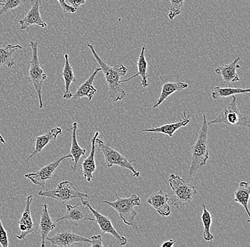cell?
Wrapping results in <instances>:
<instances>
[{"instance_id":"1","label":"cell","mask_w":250,"mask_h":247,"mask_svg":"<svg viewBox=\"0 0 250 247\" xmlns=\"http://www.w3.org/2000/svg\"><path fill=\"white\" fill-rule=\"evenodd\" d=\"M91 51L93 57L99 64L101 71L104 73L106 82L108 86L109 98L114 101H122L126 96V91L121 86L120 78L127 73V68L123 64H117L114 67H109L98 56L91 44H86Z\"/></svg>"},{"instance_id":"2","label":"cell","mask_w":250,"mask_h":247,"mask_svg":"<svg viewBox=\"0 0 250 247\" xmlns=\"http://www.w3.org/2000/svg\"><path fill=\"white\" fill-rule=\"evenodd\" d=\"M208 125L206 115H203L201 128L198 132V137L193 146L192 147L191 162L189 168L188 175L193 176L206 165L209 158V150L208 146Z\"/></svg>"},{"instance_id":"3","label":"cell","mask_w":250,"mask_h":247,"mask_svg":"<svg viewBox=\"0 0 250 247\" xmlns=\"http://www.w3.org/2000/svg\"><path fill=\"white\" fill-rule=\"evenodd\" d=\"M115 195L117 198L116 201L109 202L107 200H103V202L115 209L125 225L132 226L134 230H138V227L135 223V217H137V212L134 210V207L135 206L141 205L140 197L137 195H132L128 198H120L116 192H115Z\"/></svg>"},{"instance_id":"4","label":"cell","mask_w":250,"mask_h":247,"mask_svg":"<svg viewBox=\"0 0 250 247\" xmlns=\"http://www.w3.org/2000/svg\"><path fill=\"white\" fill-rule=\"evenodd\" d=\"M168 182L171 189L172 203L177 208L190 204L198 193L191 182L176 175H170Z\"/></svg>"},{"instance_id":"5","label":"cell","mask_w":250,"mask_h":247,"mask_svg":"<svg viewBox=\"0 0 250 247\" xmlns=\"http://www.w3.org/2000/svg\"><path fill=\"white\" fill-rule=\"evenodd\" d=\"M32 51L31 62H29V68L28 71L27 79L34 86L39 97V108L43 107V99H42V86L43 81L48 78V75L44 73L43 68L41 67L38 55V42L31 41L29 44Z\"/></svg>"},{"instance_id":"6","label":"cell","mask_w":250,"mask_h":247,"mask_svg":"<svg viewBox=\"0 0 250 247\" xmlns=\"http://www.w3.org/2000/svg\"><path fill=\"white\" fill-rule=\"evenodd\" d=\"M96 146H98V151L101 152L104 156V164L107 168L119 165L121 168L130 170L133 173V176L136 178L140 176V172L137 171L132 165V162H135V159L128 160L117 149L111 146L109 144L104 143L103 139L98 138V137L96 138Z\"/></svg>"},{"instance_id":"7","label":"cell","mask_w":250,"mask_h":247,"mask_svg":"<svg viewBox=\"0 0 250 247\" xmlns=\"http://www.w3.org/2000/svg\"><path fill=\"white\" fill-rule=\"evenodd\" d=\"M236 97L232 96V101L219 114L215 119L211 120L208 125L223 123L229 126H240L250 128V120L248 117L244 115L239 110L236 104Z\"/></svg>"},{"instance_id":"8","label":"cell","mask_w":250,"mask_h":247,"mask_svg":"<svg viewBox=\"0 0 250 247\" xmlns=\"http://www.w3.org/2000/svg\"><path fill=\"white\" fill-rule=\"evenodd\" d=\"M38 194L39 196L52 198L62 203L67 202L75 198H88L87 194L80 192L74 183L68 180L60 182L54 190H41Z\"/></svg>"},{"instance_id":"9","label":"cell","mask_w":250,"mask_h":247,"mask_svg":"<svg viewBox=\"0 0 250 247\" xmlns=\"http://www.w3.org/2000/svg\"><path fill=\"white\" fill-rule=\"evenodd\" d=\"M67 212L62 217L58 219L55 223H57L62 220H68L73 225L78 226L80 224L85 221H94L95 217L88 207L80 201L76 205L67 204Z\"/></svg>"},{"instance_id":"10","label":"cell","mask_w":250,"mask_h":247,"mask_svg":"<svg viewBox=\"0 0 250 247\" xmlns=\"http://www.w3.org/2000/svg\"><path fill=\"white\" fill-rule=\"evenodd\" d=\"M72 157L71 155L68 154V156H63L57 160L48 164L46 166L41 168L36 173H29L25 175V178L29 180L36 185L40 186L43 188V190H46V182L48 180H51L54 176L55 171L60 165L61 162L64 159L70 158Z\"/></svg>"},{"instance_id":"11","label":"cell","mask_w":250,"mask_h":247,"mask_svg":"<svg viewBox=\"0 0 250 247\" xmlns=\"http://www.w3.org/2000/svg\"><path fill=\"white\" fill-rule=\"evenodd\" d=\"M80 199H81L82 202L85 204V205H87L89 209H90V210L91 211L92 214H93L94 217H95V221H96V223L99 225L100 228H101L102 234L107 233V234L113 236V237L116 239V244L120 245V246H125V245L127 244V239L124 237V236L120 235V234L117 232L116 229L114 227L112 222H111V220H109L108 217L102 215V214L100 213L96 209H93L88 202L83 201L82 198H80Z\"/></svg>"},{"instance_id":"12","label":"cell","mask_w":250,"mask_h":247,"mask_svg":"<svg viewBox=\"0 0 250 247\" xmlns=\"http://www.w3.org/2000/svg\"><path fill=\"white\" fill-rule=\"evenodd\" d=\"M43 0H31V7L26 15L20 20V29L25 30L32 25L46 28L47 24L42 20L40 13V6Z\"/></svg>"},{"instance_id":"13","label":"cell","mask_w":250,"mask_h":247,"mask_svg":"<svg viewBox=\"0 0 250 247\" xmlns=\"http://www.w3.org/2000/svg\"><path fill=\"white\" fill-rule=\"evenodd\" d=\"M46 241H48L52 245L62 247H70L73 244L79 243V242L90 243V239L78 235L68 230H60L53 237H47Z\"/></svg>"},{"instance_id":"14","label":"cell","mask_w":250,"mask_h":247,"mask_svg":"<svg viewBox=\"0 0 250 247\" xmlns=\"http://www.w3.org/2000/svg\"><path fill=\"white\" fill-rule=\"evenodd\" d=\"M33 196L31 195H29L26 198V207H25L21 218L18 222L20 234H17V238L20 240H23L26 236L35 233V229H34L31 213V204Z\"/></svg>"},{"instance_id":"15","label":"cell","mask_w":250,"mask_h":247,"mask_svg":"<svg viewBox=\"0 0 250 247\" xmlns=\"http://www.w3.org/2000/svg\"><path fill=\"white\" fill-rule=\"evenodd\" d=\"M169 197L163 190L154 192L147 199L149 204L162 217H168L171 213V207L168 204Z\"/></svg>"},{"instance_id":"16","label":"cell","mask_w":250,"mask_h":247,"mask_svg":"<svg viewBox=\"0 0 250 247\" xmlns=\"http://www.w3.org/2000/svg\"><path fill=\"white\" fill-rule=\"evenodd\" d=\"M40 206L42 207L40 223H39V231H40L41 238H42L41 246L44 247L46 245V238L48 237V234L56 228V223L53 222L52 218L49 215L48 205L46 204H43Z\"/></svg>"},{"instance_id":"17","label":"cell","mask_w":250,"mask_h":247,"mask_svg":"<svg viewBox=\"0 0 250 247\" xmlns=\"http://www.w3.org/2000/svg\"><path fill=\"white\" fill-rule=\"evenodd\" d=\"M18 49H22V46L19 45H6L0 42V68L2 67L11 68L15 65Z\"/></svg>"},{"instance_id":"18","label":"cell","mask_w":250,"mask_h":247,"mask_svg":"<svg viewBox=\"0 0 250 247\" xmlns=\"http://www.w3.org/2000/svg\"><path fill=\"white\" fill-rule=\"evenodd\" d=\"M184 114V118L178 119L177 121L173 123H168V124L163 125V126H158V127L147 128V129H143V132L155 133V134H162L165 135H168L169 137H172L173 134L176 132L179 128L185 127L190 122V117L187 115L185 112H183Z\"/></svg>"},{"instance_id":"19","label":"cell","mask_w":250,"mask_h":247,"mask_svg":"<svg viewBox=\"0 0 250 247\" xmlns=\"http://www.w3.org/2000/svg\"><path fill=\"white\" fill-rule=\"evenodd\" d=\"M240 61V57L238 56L230 64L220 66L218 68H215V72L217 74L222 76L226 84L238 81L240 78L237 73V69L240 68V66L238 64Z\"/></svg>"},{"instance_id":"20","label":"cell","mask_w":250,"mask_h":247,"mask_svg":"<svg viewBox=\"0 0 250 247\" xmlns=\"http://www.w3.org/2000/svg\"><path fill=\"white\" fill-rule=\"evenodd\" d=\"M100 71H101V68H95V71L89 76L88 79L78 87L76 93H73L72 100L80 99V98H83V97H87L90 101L93 99L94 95L98 91L97 89L93 87V81L95 79L97 73Z\"/></svg>"},{"instance_id":"21","label":"cell","mask_w":250,"mask_h":247,"mask_svg":"<svg viewBox=\"0 0 250 247\" xmlns=\"http://www.w3.org/2000/svg\"><path fill=\"white\" fill-rule=\"evenodd\" d=\"M100 133L98 131L95 132L93 138L91 140V151L87 157L84 159L82 162L83 174L84 178L90 182L93 180L94 172L96 170V165L95 162V150H96V138L99 136Z\"/></svg>"},{"instance_id":"22","label":"cell","mask_w":250,"mask_h":247,"mask_svg":"<svg viewBox=\"0 0 250 247\" xmlns=\"http://www.w3.org/2000/svg\"><path fill=\"white\" fill-rule=\"evenodd\" d=\"M145 48H146V46L144 45L142 47V49H141L140 54V56H139L138 61H137V68H138V71H137L135 74L133 75L132 76H130V77L128 78V79L121 80V83L128 82V81L134 79V78L139 77L140 78L141 81V87H142V88H146V87H148V64L145 56Z\"/></svg>"},{"instance_id":"23","label":"cell","mask_w":250,"mask_h":247,"mask_svg":"<svg viewBox=\"0 0 250 247\" xmlns=\"http://www.w3.org/2000/svg\"><path fill=\"white\" fill-rule=\"evenodd\" d=\"M62 134V129L60 127H56L52 128L51 131H48L44 135H39L36 137L35 146H34V151L31 153L30 156L26 159V162H29V159L32 158L35 155L41 153L44 147H46L48 143H51L53 140L57 138L58 135Z\"/></svg>"},{"instance_id":"24","label":"cell","mask_w":250,"mask_h":247,"mask_svg":"<svg viewBox=\"0 0 250 247\" xmlns=\"http://www.w3.org/2000/svg\"><path fill=\"white\" fill-rule=\"evenodd\" d=\"M64 59H65V64H64L63 68H62V75L64 80V85H65V91L62 98L64 99H71L73 93H70V89L73 83L76 82V77H75L74 72H73V67L70 65L69 60H68V54H64Z\"/></svg>"},{"instance_id":"25","label":"cell","mask_w":250,"mask_h":247,"mask_svg":"<svg viewBox=\"0 0 250 247\" xmlns=\"http://www.w3.org/2000/svg\"><path fill=\"white\" fill-rule=\"evenodd\" d=\"M188 87V84L185 82H167L162 86V92L156 103L153 105L152 109L159 107L162 103L175 92L180 91Z\"/></svg>"},{"instance_id":"26","label":"cell","mask_w":250,"mask_h":247,"mask_svg":"<svg viewBox=\"0 0 250 247\" xmlns=\"http://www.w3.org/2000/svg\"><path fill=\"white\" fill-rule=\"evenodd\" d=\"M78 123L77 122H73V126H72V140L71 148H70V155L72 156V158L73 159V165H72V169L73 171H76L77 169L78 164L79 162L80 159L85 154V148H82L80 146L78 143L77 132Z\"/></svg>"},{"instance_id":"27","label":"cell","mask_w":250,"mask_h":247,"mask_svg":"<svg viewBox=\"0 0 250 247\" xmlns=\"http://www.w3.org/2000/svg\"><path fill=\"white\" fill-rule=\"evenodd\" d=\"M250 195V185L248 182L242 181L239 184V187L236 189L234 193V201L241 204L245 208L247 214L250 217V211L248 209Z\"/></svg>"},{"instance_id":"28","label":"cell","mask_w":250,"mask_h":247,"mask_svg":"<svg viewBox=\"0 0 250 247\" xmlns=\"http://www.w3.org/2000/svg\"><path fill=\"white\" fill-rule=\"evenodd\" d=\"M250 92V89L233 88V87L223 88V87H215L211 96L212 99H220V98H224L236 94H246Z\"/></svg>"},{"instance_id":"29","label":"cell","mask_w":250,"mask_h":247,"mask_svg":"<svg viewBox=\"0 0 250 247\" xmlns=\"http://www.w3.org/2000/svg\"><path fill=\"white\" fill-rule=\"evenodd\" d=\"M201 220H202L203 225V239L206 242H212L214 240V236L210 232L212 216L206 209V204H203V213L201 215Z\"/></svg>"},{"instance_id":"30","label":"cell","mask_w":250,"mask_h":247,"mask_svg":"<svg viewBox=\"0 0 250 247\" xmlns=\"http://www.w3.org/2000/svg\"><path fill=\"white\" fill-rule=\"evenodd\" d=\"M26 0H0V16L20 7Z\"/></svg>"},{"instance_id":"31","label":"cell","mask_w":250,"mask_h":247,"mask_svg":"<svg viewBox=\"0 0 250 247\" xmlns=\"http://www.w3.org/2000/svg\"><path fill=\"white\" fill-rule=\"evenodd\" d=\"M184 0H170L168 17L171 21L181 14V8L184 5Z\"/></svg>"},{"instance_id":"32","label":"cell","mask_w":250,"mask_h":247,"mask_svg":"<svg viewBox=\"0 0 250 247\" xmlns=\"http://www.w3.org/2000/svg\"><path fill=\"white\" fill-rule=\"evenodd\" d=\"M8 234L7 231L4 229L1 223V219H0V245L2 247H7L8 244Z\"/></svg>"},{"instance_id":"33","label":"cell","mask_w":250,"mask_h":247,"mask_svg":"<svg viewBox=\"0 0 250 247\" xmlns=\"http://www.w3.org/2000/svg\"><path fill=\"white\" fill-rule=\"evenodd\" d=\"M59 2V5L62 7L63 13L73 14L76 13L77 9L69 5L65 0H56Z\"/></svg>"},{"instance_id":"34","label":"cell","mask_w":250,"mask_h":247,"mask_svg":"<svg viewBox=\"0 0 250 247\" xmlns=\"http://www.w3.org/2000/svg\"><path fill=\"white\" fill-rule=\"evenodd\" d=\"M90 243L91 244V247H104L103 244V238H102V234H97V235L92 236L90 239Z\"/></svg>"},{"instance_id":"35","label":"cell","mask_w":250,"mask_h":247,"mask_svg":"<svg viewBox=\"0 0 250 247\" xmlns=\"http://www.w3.org/2000/svg\"><path fill=\"white\" fill-rule=\"evenodd\" d=\"M67 3L76 9L79 8L81 5L85 4L86 0H65Z\"/></svg>"},{"instance_id":"36","label":"cell","mask_w":250,"mask_h":247,"mask_svg":"<svg viewBox=\"0 0 250 247\" xmlns=\"http://www.w3.org/2000/svg\"><path fill=\"white\" fill-rule=\"evenodd\" d=\"M175 241H173V239H169V240L165 241V242H163L161 247H172L174 245Z\"/></svg>"},{"instance_id":"37","label":"cell","mask_w":250,"mask_h":247,"mask_svg":"<svg viewBox=\"0 0 250 247\" xmlns=\"http://www.w3.org/2000/svg\"><path fill=\"white\" fill-rule=\"evenodd\" d=\"M0 143L2 144L6 143V141L4 140V137H2V135H1V134H0Z\"/></svg>"},{"instance_id":"38","label":"cell","mask_w":250,"mask_h":247,"mask_svg":"<svg viewBox=\"0 0 250 247\" xmlns=\"http://www.w3.org/2000/svg\"><path fill=\"white\" fill-rule=\"evenodd\" d=\"M1 3H0V7H1Z\"/></svg>"}]
</instances>
